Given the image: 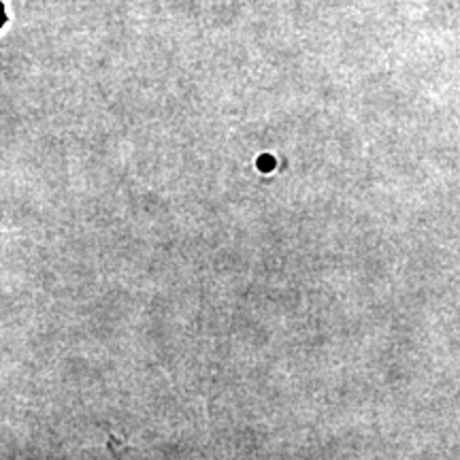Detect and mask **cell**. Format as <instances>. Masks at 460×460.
<instances>
[{
  "instance_id": "6da1fadb",
  "label": "cell",
  "mask_w": 460,
  "mask_h": 460,
  "mask_svg": "<svg viewBox=\"0 0 460 460\" xmlns=\"http://www.w3.org/2000/svg\"><path fill=\"white\" fill-rule=\"evenodd\" d=\"M273 166H275V160L271 158V156H261V158H258V169H261V171H271L273 169Z\"/></svg>"
}]
</instances>
